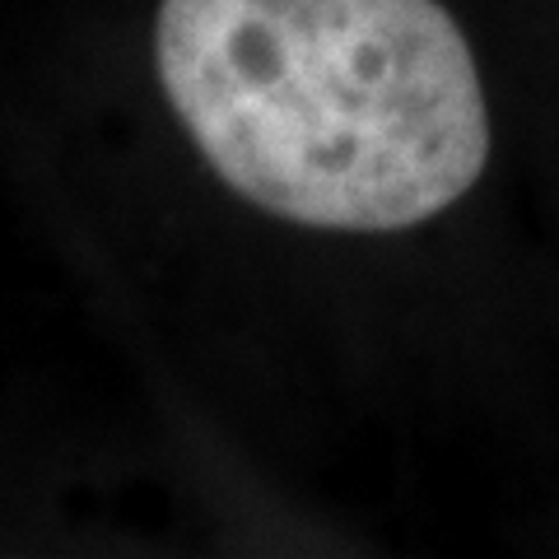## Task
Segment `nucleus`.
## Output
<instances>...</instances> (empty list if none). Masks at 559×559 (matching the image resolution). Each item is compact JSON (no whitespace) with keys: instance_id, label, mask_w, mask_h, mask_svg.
<instances>
[{"instance_id":"f257e3e1","label":"nucleus","mask_w":559,"mask_h":559,"mask_svg":"<svg viewBox=\"0 0 559 559\" xmlns=\"http://www.w3.org/2000/svg\"><path fill=\"white\" fill-rule=\"evenodd\" d=\"M173 112L242 201L396 234L480 182L489 108L439 0H159Z\"/></svg>"}]
</instances>
